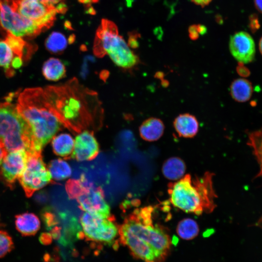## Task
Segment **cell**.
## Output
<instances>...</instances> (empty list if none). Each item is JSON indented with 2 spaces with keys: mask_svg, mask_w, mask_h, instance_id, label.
<instances>
[{
  "mask_svg": "<svg viewBox=\"0 0 262 262\" xmlns=\"http://www.w3.org/2000/svg\"><path fill=\"white\" fill-rule=\"evenodd\" d=\"M254 3L256 8L262 13V0H254Z\"/></svg>",
  "mask_w": 262,
  "mask_h": 262,
  "instance_id": "obj_40",
  "label": "cell"
},
{
  "mask_svg": "<svg viewBox=\"0 0 262 262\" xmlns=\"http://www.w3.org/2000/svg\"><path fill=\"white\" fill-rule=\"evenodd\" d=\"M42 73L47 80L57 81L66 76V69L60 59L50 58L44 63Z\"/></svg>",
  "mask_w": 262,
  "mask_h": 262,
  "instance_id": "obj_22",
  "label": "cell"
},
{
  "mask_svg": "<svg viewBox=\"0 0 262 262\" xmlns=\"http://www.w3.org/2000/svg\"><path fill=\"white\" fill-rule=\"evenodd\" d=\"M188 33L191 39L195 40L198 39L200 34L198 33L197 24L190 26L188 29Z\"/></svg>",
  "mask_w": 262,
  "mask_h": 262,
  "instance_id": "obj_32",
  "label": "cell"
},
{
  "mask_svg": "<svg viewBox=\"0 0 262 262\" xmlns=\"http://www.w3.org/2000/svg\"><path fill=\"white\" fill-rule=\"evenodd\" d=\"M15 2L18 12L37 23L44 31L53 25L57 13L54 7L47 5L40 0H15Z\"/></svg>",
  "mask_w": 262,
  "mask_h": 262,
  "instance_id": "obj_10",
  "label": "cell"
},
{
  "mask_svg": "<svg viewBox=\"0 0 262 262\" xmlns=\"http://www.w3.org/2000/svg\"><path fill=\"white\" fill-rule=\"evenodd\" d=\"M35 199L39 203H43L46 199L45 195L43 193H39L35 196Z\"/></svg>",
  "mask_w": 262,
  "mask_h": 262,
  "instance_id": "obj_38",
  "label": "cell"
},
{
  "mask_svg": "<svg viewBox=\"0 0 262 262\" xmlns=\"http://www.w3.org/2000/svg\"><path fill=\"white\" fill-rule=\"evenodd\" d=\"M140 37V34L137 32H131L129 33L128 39V45L129 47L135 49L139 46L137 39Z\"/></svg>",
  "mask_w": 262,
  "mask_h": 262,
  "instance_id": "obj_30",
  "label": "cell"
},
{
  "mask_svg": "<svg viewBox=\"0 0 262 262\" xmlns=\"http://www.w3.org/2000/svg\"><path fill=\"white\" fill-rule=\"evenodd\" d=\"M51 179L62 180L69 177L72 173L70 166L65 161L57 159L52 160L48 166Z\"/></svg>",
  "mask_w": 262,
  "mask_h": 262,
  "instance_id": "obj_24",
  "label": "cell"
},
{
  "mask_svg": "<svg viewBox=\"0 0 262 262\" xmlns=\"http://www.w3.org/2000/svg\"><path fill=\"white\" fill-rule=\"evenodd\" d=\"M17 109L32 133L31 152H41L44 147L64 126L48 99L43 89H25L18 97Z\"/></svg>",
  "mask_w": 262,
  "mask_h": 262,
  "instance_id": "obj_3",
  "label": "cell"
},
{
  "mask_svg": "<svg viewBox=\"0 0 262 262\" xmlns=\"http://www.w3.org/2000/svg\"><path fill=\"white\" fill-rule=\"evenodd\" d=\"M213 175L208 171L201 176L186 174L169 183L167 192L171 203L186 213L196 215L213 212L217 197L213 188Z\"/></svg>",
  "mask_w": 262,
  "mask_h": 262,
  "instance_id": "obj_4",
  "label": "cell"
},
{
  "mask_svg": "<svg viewBox=\"0 0 262 262\" xmlns=\"http://www.w3.org/2000/svg\"><path fill=\"white\" fill-rule=\"evenodd\" d=\"M198 33L200 35L204 34L207 32L206 27L201 24H197Z\"/></svg>",
  "mask_w": 262,
  "mask_h": 262,
  "instance_id": "obj_39",
  "label": "cell"
},
{
  "mask_svg": "<svg viewBox=\"0 0 262 262\" xmlns=\"http://www.w3.org/2000/svg\"><path fill=\"white\" fill-rule=\"evenodd\" d=\"M65 27L66 28V29H68L69 30H72L73 29L72 28V27H71V23H70L69 21H66L65 22Z\"/></svg>",
  "mask_w": 262,
  "mask_h": 262,
  "instance_id": "obj_44",
  "label": "cell"
},
{
  "mask_svg": "<svg viewBox=\"0 0 262 262\" xmlns=\"http://www.w3.org/2000/svg\"><path fill=\"white\" fill-rule=\"evenodd\" d=\"M78 1L82 3L87 4L88 6L89 5L91 2H93V0H78Z\"/></svg>",
  "mask_w": 262,
  "mask_h": 262,
  "instance_id": "obj_43",
  "label": "cell"
},
{
  "mask_svg": "<svg viewBox=\"0 0 262 262\" xmlns=\"http://www.w3.org/2000/svg\"><path fill=\"white\" fill-rule=\"evenodd\" d=\"M110 218L85 212L80 220L82 233L90 241L113 245L119 235V229Z\"/></svg>",
  "mask_w": 262,
  "mask_h": 262,
  "instance_id": "obj_9",
  "label": "cell"
},
{
  "mask_svg": "<svg viewBox=\"0 0 262 262\" xmlns=\"http://www.w3.org/2000/svg\"><path fill=\"white\" fill-rule=\"evenodd\" d=\"M4 40L15 55L20 57L23 60L28 61L35 50L34 45L28 43L21 37L6 34Z\"/></svg>",
  "mask_w": 262,
  "mask_h": 262,
  "instance_id": "obj_18",
  "label": "cell"
},
{
  "mask_svg": "<svg viewBox=\"0 0 262 262\" xmlns=\"http://www.w3.org/2000/svg\"></svg>",
  "mask_w": 262,
  "mask_h": 262,
  "instance_id": "obj_46",
  "label": "cell"
},
{
  "mask_svg": "<svg viewBox=\"0 0 262 262\" xmlns=\"http://www.w3.org/2000/svg\"><path fill=\"white\" fill-rule=\"evenodd\" d=\"M164 128V125L161 119L150 117L145 120L140 125V135L146 141H155L162 136Z\"/></svg>",
  "mask_w": 262,
  "mask_h": 262,
  "instance_id": "obj_16",
  "label": "cell"
},
{
  "mask_svg": "<svg viewBox=\"0 0 262 262\" xmlns=\"http://www.w3.org/2000/svg\"><path fill=\"white\" fill-rule=\"evenodd\" d=\"M13 247L11 237L5 231L0 230V258L10 252Z\"/></svg>",
  "mask_w": 262,
  "mask_h": 262,
  "instance_id": "obj_29",
  "label": "cell"
},
{
  "mask_svg": "<svg viewBox=\"0 0 262 262\" xmlns=\"http://www.w3.org/2000/svg\"><path fill=\"white\" fill-rule=\"evenodd\" d=\"M249 145L254 151L260 164L261 171L259 176H262V129L251 133L249 136Z\"/></svg>",
  "mask_w": 262,
  "mask_h": 262,
  "instance_id": "obj_28",
  "label": "cell"
},
{
  "mask_svg": "<svg viewBox=\"0 0 262 262\" xmlns=\"http://www.w3.org/2000/svg\"><path fill=\"white\" fill-rule=\"evenodd\" d=\"M14 56V53L5 40L0 39V66L4 68L8 77H12L15 73L11 66Z\"/></svg>",
  "mask_w": 262,
  "mask_h": 262,
  "instance_id": "obj_26",
  "label": "cell"
},
{
  "mask_svg": "<svg viewBox=\"0 0 262 262\" xmlns=\"http://www.w3.org/2000/svg\"><path fill=\"white\" fill-rule=\"evenodd\" d=\"M259 49L260 51L262 54V37L261 38L260 42H259Z\"/></svg>",
  "mask_w": 262,
  "mask_h": 262,
  "instance_id": "obj_45",
  "label": "cell"
},
{
  "mask_svg": "<svg viewBox=\"0 0 262 262\" xmlns=\"http://www.w3.org/2000/svg\"><path fill=\"white\" fill-rule=\"evenodd\" d=\"M15 218L16 229L24 236L34 235L40 229V220L33 213H25L17 214Z\"/></svg>",
  "mask_w": 262,
  "mask_h": 262,
  "instance_id": "obj_17",
  "label": "cell"
},
{
  "mask_svg": "<svg viewBox=\"0 0 262 262\" xmlns=\"http://www.w3.org/2000/svg\"><path fill=\"white\" fill-rule=\"evenodd\" d=\"M236 71L238 74L242 77H246L250 74L249 69L244 66V64L239 63L236 67Z\"/></svg>",
  "mask_w": 262,
  "mask_h": 262,
  "instance_id": "obj_31",
  "label": "cell"
},
{
  "mask_svg": "<svg viewBox=\"0 0 262 262\" xmlns=\"http://www.w3.org/2000/svg\"><path fill=\"white\" fill-rule=\"evenodd\" d=\"M192 2L202 7L208 5L212 0H191Z\"/></svg>",
  "mask_w": 262,
  "mask_h": 262,
  "instance_id": "obj_36",
  "label": "cell"
},
{
  "mask_svg": "<svg viewBox=\"0 0 262 262\" xmlns=\"http://www.w3.org/2000/svg\"><path fill=\"white\" fill-rule=\"evenodd\" d=\"M85 180L82 178L80 180H69L66 183V190L71 198H77L86 192L91 186L85 185Z\"/></svg>",
  "mask_w": 262,
  "mask_h": 262,
  "instance_id": "obj_27",
  "label": "cell"
},
{
  "mask_svg": "<svg viewBox=\"0 0 262 262\" xmlns=\"http://www.w3.org/2000/svg\"><path fill=\"white\" fill-rule=\"evenodd\" d=\"M68 43V40L63 33L53 32L46 39L45 47L50 52L58 54L66 49Z\"/></svg>",
  "mask_w": 262,
  "mask_h": 262,
  "instance_id": "obj_25",
  "label": "cell"
},
{
  "mask_svg": "<svg viewBox=\"0 0 262 262\" xmlns=\"http://www.w3.org/2000/svg\"><path fill=\"white\" fill-rule=\"evenodd\" d=\"M94 53L98 57L107 54L118 66L131 69L139 63L138 57L118 34L116 25L106 19L101 20L94 41Z\"/></svg>",
  "mask_w": 262,
  "mask_h": 262,
  "instance_id": "obj_5",
  "label": "cell"
},
{
  "mask_svg": "<svg viewBox=\"0 0 262 262\" xmlns=\"http://www.w3.org/2000/svg\"><path fill=\"white\" fill-rule=\"evenodd\" d=\"M86 12H87L89 14L93 15L95 13L96 11L92 7L89 6V5H88L87 8Z\"/></svg>",
  "mask_w": 262,
  "mask_h": 262,
  "instance_id": "obj_41",
  "label": "cell"
},
{
  "mask_svg": "<svg viewBox=\"0 0 262 262\" xmlns=\"http://www.w3.org/2000/svg\"><path fill=\"white\" fill-rule=\"evenodd\" d=\"M186 171L184 161L179 157H173L166 160L163 164L162 172L166 179L177 180L181 179Z\"/></svg>",
  "mask_w": 262,
  "mask_h": 262,
  "instance_id": "obj_19",
  "label": "cell"
},
{
  "mask_svg": "<svg viewBox=\"0 0 262 262\" xmlns=\"http://www.w3.org/2000/svg\"><path fill=\"white\" fill-rule=\"evenodd\" d=\"M229 49L233 57L239 63L248 64L255 58V43L251 36L246 32H239L231 35Z\"/></svg>",
  "mask_w": 262,
  "mask_h": 262,
  "instance_id": "obj_12",
  "label": "cell"
},
{
  "mask_svg": "<svg viewBox=\"0 0 262 262\" xmlns=\"http://www.w3.org/2000/svg\"><path fill=\"white\" fill-rule=\"evenodd\" d=\"M74 145V140L67 133H62L52 139L51 146L54 153L62 157L71 155Z\"/></svg>",
  "mask_w": 262,
  "mask_h": 262,
  "instance_id": "obj_21",
  "label": "cell"
},
{
  "mask_svg": "<svg viewBox=\"0 0 262 262\" xmlns=\"http://www.w3.org/2000/svg\"><path fill=\"white\" fill-rule=\"evenodd\" d=\"M199 226L196 222L189 218L180 221L176 228L177 233L183 240H191L198 234Z\"/></svg>",
  "mask_w": 262,
  "mask_h": 262,
  "instance_id": "obj_23",
  "label": "cell"
},
{
  "mask_svg": "<svg viewBox=\"0 0 262 262\" xmlns=\"http://www.w3.org/2000/svg\"><path fill=\"white\" fill-rule=\"evenodd\" d=\"M7 152L5 149L2 144L0 142V166L2 162V161L6 155Z\"/></svg>",
  "mask_w": 262,
  "mask_h": 262,
  "instance_id": "obj_37",
  "label": "cell"
},
{
  "mask_svg": "<svg viewBox=\"0 0 262 262\" xmlns=\"http://www.w3.org/2000/svg\"><path fill=\"white\" fill-rule=\"evenodd\" d=\"M28 154L25 149L8 152L0 167V179L6 186L13 189L22 174L27 163Z\"/></svg>",
  "mask_w": 262,
  "mask_h": 262,
  "instance_id": "obj_11",
  "label": "cell"
},
{
  "mask_svg": "<svg viewBox=\"0 0 262 262\" xmlns=\"http://www.w3.org/2000/svg\"><path fill=\"white\" fill-rule=\"evenodd\" d=\"M80 208L85 212L105 218L110 217V208L99 188L91 186L77 198Z\"/></svg>",
  "mask_w": 262,
  "mask_h": 262,
  "instance_id": "obj_13",
  "label": "cell"
},
{
  "mask_svg": "<svg viewBox=\"0 0 262 262\" xmlns=\"http://www.w3.org/2000/svg\"><path fill=\"white\" fill-rule=\"evenodd\" d=\"M75 39V36L74 34H71L69 36V38L67 39L68 42L69 44H71L74 42Z\"/></svg>",
  "mask_w": 262,
  "mask_h": 262,
  "instance_id": "obj_42",
  "label": "cell"
},
{
  "mask_svg": "<svg viewBox=\"0 0 262 262\" xmlns=\"http://www.w3.org/2000/svg\"><path fill=\"white\" fill-rule=\"evenodd\" d=\"M0 142L7 153L32 149L31 129L16 106L9 102H0Z\"/></svg>",
  "mask_w": 262,
  "mask_h": 262,
  "instance_id": "obj_6",
  "label": "cell"
},
{
  "mask_svg": "<svg viewBox=\"0 0 262 262\" xmlns=\"http://www.w3.org/2000/svg\"><path fill=\"white\" fill-rule=\"evenodd\" d=\"M173 126L179 136L187 138L194 137L199 129L196 118L188 113L182 114L176 117Z\"/></svg>",
  "mask_w": 262,
  "mask_h": 262,
  "instance_id": "obj_15",
  "label": "cell"
},
{
  "mask_svg": "<svg viewBox=\"0 0 262 262\" xmlns=\"http://www.w3.org/2000/svg\"><path fill=\"white\" fill-rule=\"evenodd\" d=\"M45 94L56 115L67 128L80 132L97 117L95 94L83 89L73 80L62 86H48Z\"/></svg>",
  "mask_w": 262,
  "mask_h": 262,
  "instance_id": "obj_2",
  "label": "cell"
},
{
  "mask_svg": "<svg viewBox=\"0 0 262 262\" xmlns=\"http://www.w3.org/2000/svg\"><path fill=\"white\" fill-rule=\"evenodd\" d=\"M25 168L18 179L27 197H31L35 191L51 181L50 174L42 159L41 152H27Z\"/></svg>",
  "mask_w": 262,
  "mask_h": 262,
  "instance_id": "obj_8",
  "label": "cell"
},
{
  "mask_svg": "<svg viewBox=\"0 0 262 262\" xmlns=\"http://www.w3.org/2000/svg\"><path fill=\"white\" fill-rule=\"evenodd\" d=\"M229 91L234 100L243 102L250 99L252 94L253 88L249 81L244 78H239L232 82Z\"/></svg>",
  "mask_w": 262,
  "mask_h": 262,
  "instance_id": "obj_20",
  "label": "cell"
},
{
  "mask_svg": "<svg viewBox=\"0 0 262 262\" xmlns=\"http://www.w3.org/2000/svg\"><path fill=\"white\" fill-rule=\"evenodd\" d=\"M55 10L57 13L64 14L67 11V6L65 3L61 2L55 6Z\"/></svg>",
  "mask_w": 262,
  "mask_h": 262,
  "instance_id": "obj_34",
  "label": "cell"
},
{
  "mask_svg": "<svg viewBox=\"0 0 262 262\" xmlns=\"http://www.w3.org/2000/svg\"><path fill=\"white\" fill-rule=\"evenodd\" d=\"M23 64V60L20 57L15 55L13 58L11 63V66L12 68L18 69Z\"/></svg>",
  "mask_w": 262,
  "mask_h": 262,
  "instance_id": "obj_33",
  "label": "cell"
},
{
  "mask_svg": "<svg viewBox=\"0 0 262 262\" xmlns=\"http://www.w3.org/2000/svg\"><path fill=\"white\" fill-rule=\"evenodd\" d=\"M44 30L37 23L22 16L15 0H0V31L22 38H33Z\"/></svg>",
  "mask_w": 262,
  "mask_h": 262,
  "instance_id": "obj_7",
  "label": "cell"
},
{
  "mask_svg": "<svg viewBox=\"0 0 262 262\" xmlns=\"http://www.w3.org/2000/svg\"><path fill=\"white\" fill-rule=\"evenodd\" d=\"M154 211L151 206L135 209L119 229L121 243L143 262H164L172 245L168 229L154 223Z\"/></svg>",
  "mask_w": 262,
  "mask_h": 262,
  "instance_id": "obj_1",
  "label": "cell"
},
{
  "mask_svg": "<svg viewBox=\"0 0 262 262\" xmlns=\"http://www.w3.org/2000/svg\"><path fill=\"white\" fill-rule=\"evenodd\" d=\"M63 0H40L44 4L50 6L54 7L55 5H56L62 1Z\"/></svg>",
  "mask_w": 262,
  "mask_h": 262,
  "instance_id": "obj_35",
  "label": "cell"
},
{
  "mask_svg": "<svg viewBox=\"0 0 262 262\" xmlns=\"http://www.w3.org/2000/svg\"><path fill=\"white\" fill-rule=\"evenodd\" d=\"M99 152L98 144L93 132L83 130L78 133L74 141L72 158L78 161L94 159Z\"/></svg>",
  "mask_w": 262,
  "mask_h": 262,
  "instance_id": "obj_14",
  "label": "cell"
}]
</instances>
